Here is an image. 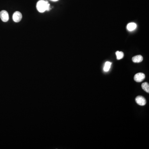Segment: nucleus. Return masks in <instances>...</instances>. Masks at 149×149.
Here are the masks:
<instances>
[{"label":"nucleus","instance_id":"11","mask_svg":"<svg viewBox=\"0 0 149 149\" xmlns=\"http://www.w3.org/2000/svg\"><path fill=\"white\" fill-rule=\"evenodd\" d=\"M51 0L52 1H54V2H55V1H57L58 0Z\"/></svg>","mask_w":149,"mask_h":149},{"label":"nucleus","instance_id":"3","mask_svg":"<svg viewBox=\"0 0 149 149\" xmlns=\"http://www.w3.org/2000/svg\"><path fill=\"white\" fill-rule=\"evenodd\" d=\"M22 18V15L21 12L16 11L14 12L12 16V19L15 22H18L21 21Z\"/></svg>","mask_w":149,"mask_h":149},{"label":"nucleus","instance_id":"1","mask_svg":"<svg viewBox=\"0 0 149 149\" xmlns=\"http://www.w3.org/2000/svg\"><path fill=\"white\" fill-rule=\"evenodd\" d=\"M48 1L44 0H40L37 4V9L40 12H45L47 10V5L48 4Z\"/></svg>","mask_w":149,"mask_h":149},{"label":"nucleus","instance_id":"9","mask_svg":"<svg viewBox=\"0 0 149 149\" xmlns=\"http://www.w3.org/2000/svg\"><path fill=\"white\" fill-rule=\"evenodd\" d=\"M111 63L109 61L106 62L105 63L104 66L103 67V70L105 72H108L110 68H111Z\"/></svg>","mask_w":149,"mask_h":149},{"label":"nucleus","instance_id":"6","mask_svg":"<svg viewBox=\"0 0 149 149\" xmlns=\"http://www.w3.org/2000/svg\"><path fill=\"white\" fill-rule=\"evenodd\" d=\"M143 60V57L141 55H137L133 57L132 60L134 63H139L142 62Z\"/></svg>","mask_w":149,"mask_h":149},{"label":"nucleus","instance_id":"4","mask_svg":"<svg viewBox=\"0 0 149 149\" xmlns=\"http://www.w3.org/2000/svg\"><path fill=\"white\" fill-rule=\"evenodd\" d=\"M145 78V75L142 73H138L134 77V80L137 82H141L143 81Z\"/></svg>","mask_w":149,"mask_h":149},{"label":"nucleus","instance_id":"10","mask_svg":"<svg viewBox=\"0 0 149 149\" xmlns=\"http://www.w3.org/2000/svg\"><path fill=\"white\" fill-rule=\"evenodd\" d=\"M116 55L117 57V60H120L123 58L124 56V53L122 51H117L116 53Z\"/></svg>","mask_w":149,"mask_h":149},{"label":"nucleus","instance_id":"8","mask_svg":"<svg viewBox=\"0 0 149 149\" xmlns=\"http://www.w3.org/2000/svg\"><path fill=\"white\" fill-rule=\"evenodd\" d=\"M142 88L147 93H149V85L148 83L147 82L144 83L142 84Z\"/></svg>","mask_w":149,"mask_h":149},{"label":"nucleus","instance_id":"7","mask_svg":"<svg viewBox=\"0 0 149 149\" xmlns=\"http://www.w3.org/2000/svg\"><path fill=\"white\" fill-rule=\"evenodd\" d=\"M136 27H137V25L136 23L131 22V23H130L127 25V28L129 31H132L135 30Z\"/></svg>","mask_w":149,"mask_h":149},{"label":"nucleus","instance_id":"2","mask_svg":"<svg viewBox=\"0 0 149 149\" xmlns=\"http://www.w3.org/2000/svg\"><path fill=\"white\" fill-rule=\"evenodd\" d=\"M0 18L4 22H7L8 21L9 15L8 12L5 10L0 12Z\"/></svg>","mask_w":149,"mask_h":149},{"label":"nucleus","instance_id":"5","mask_svg":"<svg viewBox=\"0 0 149 149\" xmlns=\"http://www.w3.org/2000/svg\"><path fill=\"white\" fill-rule=\"evenodd\" d=\"M136 101L138 104L141 106H144L146 103V99L141 96L137 97L136 98Z\"/></svg>","mask_w":149,"mask_h":149}]
</instances>
